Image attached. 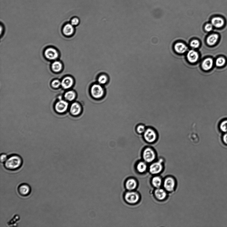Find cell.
Wrapping results in <instances>:
<instances>
[{
  "mask_svg": "<svg viewBox=\"0 0 227 227\" xmlns=\"http://www.w3.org/2000/svg\"><path fill=\"white\" fill-rule=\"evenodd\" d=\"M23 164L22 159L20 156L12 155L8 157L4 163V168L7 170L15 171L20 169Z\"/></svg>",
  "mask_w": 227,
  "mask_h": 227,
  "instance_id": "cell-1",
  "label": "cell"
},
{
  "mask_svg": "<svg viewBox=\"0 0 227 227\" xmlns=\"http://www.w3.org/2000/svg\"><path fill=\"white\" fill-rule=\"evenodd\" d=\"M143 138L145 141L149 144H153L157 140L158 135L154 128L148 127L146 128L143 134Z\"/></svg>",
  "mask_w": 227,
  "mask_h": 227,
  "instance_id": "cell-2",
  "label": "cell"
},
{
  "mask_svg": "<svg viewBox=\"0 0 227 227\" xmlns=\"http://www.w3.org/2000/svg\"><path fill=\"white\" fill-rule=\"evenodd\" d=\"M90 94L95 99H100L104 95V90L100 84H94L90 89Z\"/></svg>",
  "mask_w": 227,
  "mask_h": 227,
  "instance_id": "cell-3",
  "label": "cell"
},
{
  "mask_svg": "<svg viewBox=\"0 0 227 227\" xmlns=\"http://www.w3.org/2000/svg\"><path fill=\"white\" fill-rule=\"evenodd\" d=\"M143 157L145 162L148 163L152 162L156 157L155 150L150 147L145 148L143 151Z\"/></svg>",
  "mask_w": 227,
  "mask_h": 227,
  "instance_id": "cell-4",
  "label": "cell"
},
{
  "mask_svg": "<svg viewBox=\"0 0 227 227\" xmlns=\"http://www.w3.org/2000/svg\"><path fill=\"white\" fill-rule=\"evenodd\" d=\"M126 202L130 204H135L138 203L140 196L139 194L133 191H128L125 193L124 196Z\"/></svg>",
  "mask_w": 227,
  "mask_h": 227,
  "instance_id": "cell-5",
  "label": "cell"
},
{
  "mask_svg": "<svg viewBox=\"0 0 227 227\" xmlns=\"http://www.w3.org/2000/svg\"><path fill=\"white\" fill-rule=\"evenodd\" d=\"M17 191L21 196L25 197L28 196L31 194V188L28 184L23 183L18 186Z\"/></svg>",
  "mask_w": 227,
  "mask_h": 227,
  "instance_id": "cell-6",
  "label": "cell"
},
{
  "mask_svg": "<svg viewBox=\"0 0 227 227\" xmlns=\"http://www.w3.org/2000/svg\"><path fill=\"white\" fill-rule=\"evenodd\" d=\"M69 104L66 101L60 100L57 102L55 105L56 111L59 113H63L67 110Z\"/></svg>",
  "mask_w": 227,
  "mask_h": 227,
  "instance_id": "cell-7",
  "label": "cell"
},
{
  "mask_svg": "<svg viewBox=\"0 0 227 227\" xmlns=\"http://www.w3.org/2000/svg\"><path fill=\"white\" fill-rule=\"evenodd\" d=\"M162 170L163 165L160 161L153 163L149 168L150 172L152 174H159Z\"/></svg>",
  "mask_w": 227,
  "mask_h": 227,
  "instance_id": "cell-8",
  "label": "cell"
},
{
  "mask_svg": "<svg viewBox=\"0 0 227 227\" xmlns=\"http://www.w3.org/2000/svg\"><path fill=\"white\" fill-rule=\"evenodd\" d=\"M175 185L174 180L172 178L168 177L164 182V187L165 189L169 191H173Z\"/></svg>",
  "mask_w": 227,
  "mask_h": 227,
  "instance_id": "cell-9",
  "label": "cell"
},
{
  "mask_svg": "<svg viewBox=\"0 0 227 227\" xmlns=\"http://www.w3.org/2000/svg\"><path fill=\"white\" fill-rule=\"evenodd\" d=\"M81 105L79 103H73L71 106L70 113L73 116H78L81 113Z\"/></svg>",
  "mask_w": 227,
  "mask_h": 227,
  "instance_id": "cell-10",
  "label": "cell"
},
{
  "mask_svg": "<svg viewBox=\"0 0 227 227\" xmlns=\"http://www.w3.org/2000/svg\"><path fill=\"white\" fill-rule=\"evenodd\" d=\"M138 183L136 180L133 178L127 179L125 183V187L128 191H133L137 187Z\"/></svg>",
  "mask_w": 227,
  "mask_h": 227,
  "instance_id": "cell-11",
  "label": "cell"
},
{
  "mask_svg": "<svg viewBox=\"0 0 227 227\" xmlns=\"http://www.w3.org/2000/svg\"><path fill=\"white\" fill-rule=\"evenodd\" d=\"M46 58L50 60H55L58 57V53L55 49L49 48L46 50L45 52Z\"/></svg>",
  "mask_w": 227,
  "mask_h": 227,
  "instance_id": "cell-12",
  "label": "cell"
},
{
  "mask_svg": "<svg viewBox=\"0 0 227 227\" xmlns=\"http://www.w3.org/2000/svg\"><path fill=\"white\" fill-rule=\"evenodd\" d=\"M199 58L198 53L194 50H190L187 55V58L188 61L193 63L197 61Z\"/></svg>",
  "mask_w": 227,
  "mask_h": 227,
  "instance_id": "cell-13",
  "label": "cell"
},
{
  "mask_svg": "<svg viewBox=\"0 0 227 227\" xmlns=\"http://www.w3.org/2000/svg\"><path fill=\"white\" fill-rule=\"evenodd\" d=\"M61 83L62 87L64 89H67L71 88L72 86L73 80L72 78L68 76L63 79Z\"/></svg>",
  "mask_w": 227,
  "mask_h": 227,
  "instance_id": "cell-14",
  "label": "cell"
},
{
  "mask_svg": "<svg viewBox=\"0 0 227 227\" xmlns=\"http://www.w3.org/2000/svg\"><path fill=\"white\" fill-rule=\"evenodd\" d=\"M175 50L177 53L183 54L187 51L188 47L184 44L182 43H178L174 46Z\"/></svg>",
  "mask_w": 227,
  "mask_h": 227,
  "instance_id": "cell-15",
  "label": "cell"
},
{
  "mask_svg": "<svg viewBox=\"0 0 227 227\" xmlns=\"http://www.w3.org/2000/svg\"><path fill=\"white\" fill-rule=\"evenodd\" d=\"M156 197L159 200H162L166 197L167 194L165 191L160 188H157L154 192Z\"/></svg>",
  "mask_w": 227,
  "mask_h": 227,
  "instance_id": "cell-16",
  "label": "cell"
},
{
  "mask_svg": "<svg viewBox=\"0 0 227 227\" xmlns=\"http://www.w3.org/2000/svg\"><path fill=\"white\" fill-rule=\"evenodd\" d=\"M214 63L213 60L210 58L205 59L202 64V67L203 70L208 71L212 68Z\"/></svg>",
  "mask_w": 227,
  "mask_h": 227,
  "instance_id": "cell-17",
  "label": "cell"
},
{
  "mask_svg": "<svg viewBox=\"0 0 227 227\" xmlns=\"http://www.w3.org/2000/svg\"><path fill=\"white\" fill-rule=\"evenodd\" d=\"M212 24L217 28H221L222 27L225 23L223 19L220 17H215L212 20Z\"/></svg>",
  "mask_w": 227,
  "mask_h": 227,
  "instance_id": "cell-18",
  "label": "cell"
},
{
  "mask_svg": "<svg viewBox=\"0 0 227 227\" xmlns=\"http://www.w3.org/2000/svg\"><path fill=\"white\" fill-rule=\"evenodd\" d=\"M218 35L213 34L210 35L207 38V42L208 44L210 46H213L215 44L218 39Z\"/></svg>",
  "mask_w": 227,
  "mask_h": 227,
  "instance_id": "cell-19",
  "label": "cell"
},
{
  "mask_svg": "<svg viewBox=\"0 0 227 227\" xmlns=\"http://www.w3.org/2000/svg\"><path fill=\"white\" fill-rule=\"evenodd\" d=\"M74 30L73 26L71 24H68L65 26L63 31L65 35L70 36L73 34Z\"/></svg>",
  "mask_w": 227,
  "mask_h": 227,
  "instance_id": "cell-20",
  "label": "cell"
},
{
  "mask_svg": "<svg viewBox=\"0 0 227 227\" xmlns=\"http://www.w3.org/2000/svg\"><path fill=\"white\" fill-rule=\"evenodd\" d=\"M76 97V94L74 91H70L65 93L64 95L65 99L71 102L74 100Z\"/></svg>",
  "mask_w": 227,
  "mask_h": 227,
  "instance_id": "cell-21",
  "label": "cell"
},
{
  "mask_svg": "<svg viewBox=\"0 0 227 227\" xmlns=\"http://www.w3.org/2000/svg\"><path fill=\"white\" fill-rule=\"evenodd\" d=\"M137 170L139 173H143L146 170L147 165L146 163L144 162H139L136 166Z\"/></svg>",
  "mask_w": 227,
  "mask_h": 227,
  "instance_id": "cell-22",
  "label": "cell"
},
{
  "mask_svg": "<svg viewBox=\"0 0 227 227\" xmlns=\"http://www.w3.org/2000/svg\"><path fill=\"white\" fill-rule=\"evenodd\" d=\"M162 180L160 177L156 176L153 178L152 180V184L156 188H160L162 184Z\"/></svg>",
  "mask_w": 227,
  "mask_h": 227,
  "instance_id": "cell-23",
  "label": "cell"
},
{
  "mask_svg": "<svg viewBox=\"0 0 227 227\" xmlns=\"http://www.w3.org/2000/svg\"><path fill=\"white\" fill-rule=\"evenodd\" d=\"M108 78L106 75H101L97 78L98 83L101 85L105 84L108 81Z\"/></svg>",
  "mask_w": 227,
  "mask_h": 227,
  "instance_id": "cell-24",
  "label": "cell"
},
{
  "mask_svg": "<svg viewBox=\"0 0 227 227\" xmlns=\"http://www.w3.org/2000/svg\"><path fill=\"white\" fill-rule=\"evenodd\" d=\"M62 68V65L59 62H55L52 65V69L54 72H60Z\"/></svg>",
  "mask_w": 227,
  "mask_h": 227,
  "instance_id": "cell-25",
  "label": "cell"
},
{
  "mask_svg": "<svg viewBox=\"0 0 227 227\" xmlns=\"http://www.w3.org/2000/svg\"><path fill=\"white\" fill-rule=\"evenodd\" d=\"M147 128L146 126L143 124H139L136 127V130L137 133L139 135H142L146 131Z\"/></svg>",
  "mask_w": 227,
  "mask_h": 227,
  "instance_id": "cell-26",
  "label": "cell"
},
{
  "mask_svg": "<svg viewBox=\"0 0 227 227\" xmlns=\"http://www.w3.org/2000/svg\"><path fill=\"white\" fill-rule=\"evenodd\" d=\"M220 128L221 132H227V119L221 122L220 125Z\"/></svg>",
  "mask_w": 227,
  "mask_h": 227,
  "instance_id": "cell-27",
  "label": "cell"
},
{
  "mask_svg": "<svg viewBox=\"0 0 227 227\" xmlns=\"http://www.w3.org/2000/svg\"><path fill=\"white\" fill-rule=\"evenodd\" d=\"M226 60L223 57H220L218 58L216 61V65L217 66L221 67L223 66L225 64Z\"/></svg>",
  "mask_w": 227,
  "mask_h": 227,
  "instance_id": "cell-28",
  "label": "cell"
},
{
  "mask_svg": "<svg viewBox=\"0 0 227 227\" xmlns=\"http://www.w3.org/2000/svg\"><path fill=\"white\" fill-rule=\"evenodd\" d=\"M190 46L194 48H197L200 46V42L198 40H194L191 41L190 43Z\"/></svg>",
  "mask_w": 227,
  "mask_h": 227,
  "instance_id": "cell-29",
  "label": "cell"
},
{
  "mask_svg": "<svg viewBox=\"0 0 227 227\" xmlns=\"http://www.w3.org/2000/svg\"><path fill=\"white\" fill-rule=\"evenodd\" d=\"M80 23V20L77 17L73 18L71 21V24L73 26H77Z\"/></svg>",
  "mask_w": 227,
  "mask_h": 227,
  "instance_id": "cell-30",
  "label": "cell"
},
{
  "mask_svg": "<svg viewBox=\"0 0 227 227\" xmlns=\"http://www.w3.org/2000/svg\"><path fill=\"white\" fill-rule=\"evenodd\" d=\"M61 83L58 80H55L52 83V85L54 88H58L61 85Z\"/></svg>",
  "mask_w": 227,
  "mask_h": 227,
  "instance_id": "cell-31",
  "label": "cell"
},
{
  "mask_svg": "<svg viewBox=\"0 0 227 227\" xmlns=\"http://www.w3.org/2000/svg\"><path fill=\"white\" fill-rule=\"evenodd\" d=\"M213 25L211 24H207L205 26V29L207 32H210L212 31Z\"/></svg>",
  "mask_w": 227,
  "mask_h": 227,
  "instance_id": "cell-32",
  "label": "cell"
},
{
  "mask_svg": "<svg viewBox=\"0 0 227 227\" xmlns=\"http://www.w3.org/2000/svg\"><path fill=\"white\" fill-rule=\"evenodd\" d=\"M8 157L7 155L6 154H1V158H0L1 162L4 163L7 159Z\"/></svg>",
  "mask_w": 227,
  "mask_h": 227,
  "instance_id": "cell-33",
  "label": "cell"
},
{
  "mask_svg": "<svg viewBox=\"0 0 227 227\" xmlns=\"http://www.w3.org/2000/svg\"><path fill=\"white\" fill-rule=\"evenodd\" d=\"M223 140L224 143L227 145V132L225 133L223 135Z\"/></svg>",
  "mask_w": 227,
  "mask_h": 227,
  "instance_id": "cell-34",
  "label": "cell"
}]
</instances>
